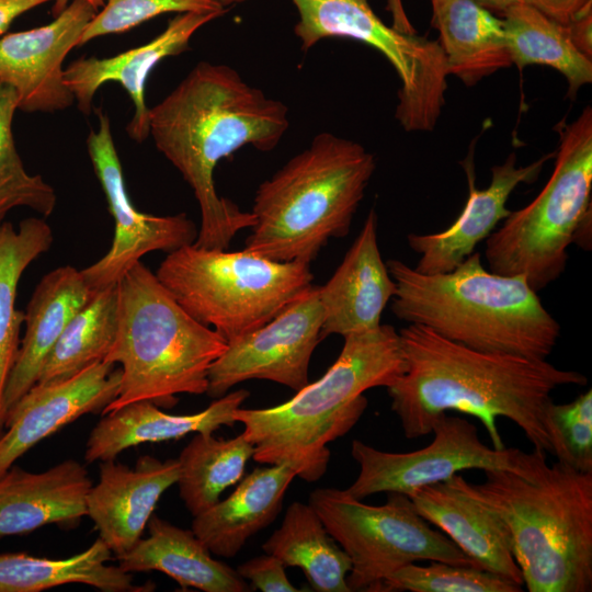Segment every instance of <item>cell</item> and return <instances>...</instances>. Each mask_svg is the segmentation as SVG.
<instances>
[{"label": "cell", "instance_id": "cell-17", "mask_svg": "<svg viewBox=\"0 0 592 592\" xmlns=\"http://www.w3.org/2000/svg\"><path fill=\"white\" fill-rule=\"evenodd\" d=\"M551 157L553 153H547L527 166H517V157L512 152L501 164L491 168L490 184L478 190L473 155H469L463 162L469 195L456 220L443 231L409 234L407 237L408 246L420 255L414 269L434 274L449 272L459 265L510 215L512 210L505 204L515 187L536 181Z\"/></svg>", "mask_w": 592, "mask_h": 592}, {"label": "cell", "instance_id": "cell-41", "mask_svg": "<svg viewBox=\"0 0 592 592\" xmlns=\"http://www.w3.org/2000/svg\"><path fill=\"white\" fill-rule=\"evenodd\" d=\"M54 0H0V35L25 12Z\"/></svg>", "mask_w": 592, "mask_h": 592}, {"label": "cell", "instance_id": "cell-42", "mask_svg": "<svg viewBox=\"0 0 592 592\" xmlns=\"http://www.w3.org/2000/svg\"><path fill=\"white\" fill-rule=\"evenodd\" d=\"M387 9L390 12L391 26L406 34H417L415 29L408 19L401 0H387Z\"/></svg>", "mask_w": 592, "mask_h": 592}, {"label": "cell", "instance_id": "cell-15", "mask_svg": "<svg viewBox=\"0 0 592 592\" xmlns=\"http://www.w3.org/2000/svg\"><path fill=\"white\" fill-rule=\"evenodd\" d=\"M98 11L72 0L50 23L0 38V81L15 91L18 110L53 113L72 105L62 64Z\"/></svg>", "mask_w": 592, "mask_h": 592}, {"label": "cell", "instance_id": "cell-18", "mask_svg": "<svg viewBox=\"0 0 592 592\" xmlns=\"http://www.w3.org/2000/svg\"><path fill=\"white\" fill-rule=\"evenodd\" d=\"M217 18L216 14L179 13L163 32L141 46L107 58L92 56L71 61L65 68L64 79L79 111L90 114L99 88L111 81L118 82L134 104V115L126 132L132 139L143 143L149 136L145 89L151 70L161 60L190 49L192 36Z\"/></svg>", "mask_w": 592, "mask_h": 592}, {"label": "cell", "instance_id": "cell-29", "mask_svg": "<svg viewBox=\"0 0 592 592\" xmlns=\"http://www.w3.org/2000/svg\"><path fill=\"white\" fill-rule=\"evenodd\" d=\"M262 549L285 567L300 568L317 592H351V560L309 504L293 502Z\"/></svg>", "mask_w": 592, "mask_h": 592}, {"label": "cell", "instance_id": "cell-11", "mask_svg": "<svg viewBox=\"0 0 592 592\" xmlns=\"http://www.w3.org/2000/svg\"><path fill=\"white\" fill-rule=\"evenodd\" d=\"M299 20L294 27L303 50L329 37H345L380 52L401 86L395 116L407 132L432 130L445 104L447 68L437 41L386 25L368 0H292Z\"/></svg>", "mask_w": 592, "mask_h": 592}, {"label": "cell", "instance_id": "cell-24", "mask_svg": "<svg viewBox=\"0 0 592 592\" xmlns=\"http://www.w3.org/2000/svg\"><path fill=\"white\" fill-rule=\"evenodd\" d=\"M249 395L246 389L227 392L192 414L167 413L150 401L128 403L103 414L93 426L84 459L87 463L114 459L123 451L144 443L179 440L190 433H214L220 426H234V412Z\"/></svg>", "mask_w": 592, "mask_h": 592}, {"label": "cell", "instance_id": "cell-43", "mask_svg": "<svg viewBox=\"0 0 592 592\" xmlns=\"http://www.w3.org/2000/svg\"><path fill=\"white\" fill-rule=\"evenodd\" d=\"M592 210V209H591ZM591 210L588 212L584 217L579 223L572 243H576L580 248H582L585 251L591 250V243H592V217H591Z\"/></svg>", "mask_w": 592, "mask_h": 592}, {"label": "cell", "instance_id": "cell-22", "mask_svg": "<svg viewBox=\"0 0 592 592\" xmlns=\"http://www.w3.org/2000/svg\"><path fill=\"white\" fill-rule=\"evenodd\" d=\"M408 496L419 514L439 527L474 567L523 585L509 532L493 511L458 488L451 478L418 488Z\"/></svg>", "mask_w": 592, "mask_h": 592}, {"label": "cell", "instance_id": "cell-37", "mask_svg": "<svg viewBox=\"0 0 592 592\" xmlns=\"http://www.w3.org/2000/svg\"><path fill=\"white\" fill-rule=\"evenodd\" d=\"M227 9L215 0H104L83 31L79 46L109 34L128 32L132 29L164 13H204L218 16Z\"/></svg>", "mask_w": 592, "mask_h": 592}, {"label": "cell", "instance_id": "cell-46", "mask_svg": "<svg viewBox=\"0 0 592 592\" xmlns=\"http://www.w3.org/2000/svg\"><path fill=\"white\" fill-rule=\"evenodd\" d=\"M215 1H217L219 4H221L223 7L226 8L228 5L242 3V2H246V1H249V0H215Z\"/></svg>", "mask_w": 592, "mask_h": 592}, {"label": "cell", "instance_id": "cell-3", "mask_svg": "<svg viewBox=\"0 0 592 592\" xmlns=\"http://www.w3.org/2000/svg\"><path fill=\"white\" fill-rule=\"evenodd\" d=\"M391 311L409 325L488 352L546 360L561 327L522 275L488 271L474 251L454 270L425 274L390 259Z\"/></svg>", "mask_w": 592, "mask_h": 592}, {"label": "cell", "instance_id": "cell-36", "mask_svg": "<svg viewBox=\"0 0 592 592\" xmlns=\"http://www.w3.org/2000/svg\"><path fill=\"white\" fill-rule=\"evenodd\" d=\"M544 423L557 462L581 473H592V390L571 402L553 401Z\"/></svg>", "mask_w": 592, "mask_h": 592}, {"label": "cell", "instance_id": "cell-4", "mask_svg": "<svg viewBox=\"0 0 592 592\" xmlns=\"http://www.w3.org/2000/svg\"><path fill=\"white\" fill-rule=\"evenodd\" d=\"M343 339L325 375L293 398L271 408L240 407L234 412L254 446L255 462L287 465L307 482L320 479L330 460L327 444L346 434L367 408L363 392L388 387L403 374L400 335L392 326L380 323Z\"/></svg>", "mask_w": 592, "mask_h": 592}, {"label": "cell", "instance_id": "cell-26", "mask_svg": "<svg viewBox=\"0 0 592 592\" xmlns=\"http://www.w3.org/2000/svg\"><path fill=\"white\" fill-rule=\"evenodd\" d=\"M296 473L284 464L258 467L235 491L193 516L192 531L212 555L231 558L280 513Z\"/></svg>", "mask_w": 592, "mask_h": 592}, {"label": "cell", "instance_id": "cell-5", "mask_svg": "<svg viewBox=\"0 0 592 592\" xmlns=\"http://www.w3.org/2000/svg\"><path fill=\"white\" fill-rule=\"evenodd\" d=\"M482 483L453 482L504 523L528 592L592 590V473L545 462L531 477L485 470Z\"/></svg>", "mask_w": 592, "mask_h": 592}, {"label": "cell", "instance_id": "cell-31", "mask_svg": "<svg viewBox=\"0 0 592 592\" xmlns=\"http://www.w3.org/2000/svg\"><path fill=\"white\" fill-rule=\"evenodd\" d=\"M501 14L510 56L519 68L543 65L556 69L568 82L569 96L592 82V58L574 46L566 25L524 2Z\"/></svg>", "mask_w": 592, "mask_h": 592}, {"label": "cell", "instance_id": "cell-47", "mask_svg": "<svg viewBox=\"0 0 592 592\" xmlns=\"http://www.w3.org/2000/svg\"><path fill=\"white\" fill-rule=\"evenodd\" d=\"M3 431V430H2ZM2 431H0V435L2 434Z\"/></svg>", "mask_w": 592, "mask_h": 592}, {"label": "cell", "instance_id": "cell-13", "mask_svg": "<svg viewBox=\"0 0 592 592\" xmlns=\"http://www.w3.org/2000/svg\"><path fill=\"white\" fill-rule=\"evenodd\" d=\"M95 114L99 126L96 130H90L87 147L115 224L109 251L81 270L89 286L98 293L116 285L145 254L153 251L169 253L193 243L198 229L185 214L155 216L139 212L132 204L110 118L102 109H98Z\"/></svg>", "mask_w": 592, "mask_h": 592}, {"label": "cell", "instance_id": "cell-38", "mask_svg": "<svg viewBox=\"0 0 592 592\" xmlns=\"http://www.w3.org/2000/svg\"><path fill=\"white\" fill-rule=\"evenodd\" d=\"M283 562L271 554L261 555L238 566L237 572L251 587L262 592H298L286 572Z\"/></svg>", "mask_w": 592, "mask_h": 592}, {"label": "cell", "instance_id": "cell-44", "mask_svg": "<svg viewBox=\"0 0 592 592\" xmlns=\"http://www.w3.org/2000/svg\"><path fill=\"white\" fill-rule=\"evenodd\" d=\"M488 10H492L499 13L504 12L509 7L514 3L522 2V0H471Z\"/></svg>", "mask_w": 592, "mask_h": 592}, {"label": "cell", "instance_id": "cell-2", "mask_svg": "<svg viewBox=\"0 0 592 592\" xmlns=\"http://www.w3.org/2000/svg\"><path fill=\"white\" fill-rule=\"evenodd\" d=\"M149 136L194 192L201 226L194 244L227 250L254 225L251 212L217 194L218 162L246 146L274 149L289 127L287 106L249 84L237 70L198 62L148 111Z\"/></svg>", "mask_w": 592, "mask_h": 592}, {"label": "cell", "instance_id": "cell-27", "mask_svg": "<svg viewBox=\"0 0 592 592\" xmlns=\"http://www.w3.org/2000/svg\"><path fill=\"white\" fill-rule=\"evenodd\" d=\"M448 76L473 86L513 65L502 19L471 0H431Z\"/></svg>", "mask_w": 592, "mask_h": 592}, {"label": "cell", "instance_id": "cell-21", "mask_svg": "<svg viewBox=\"0 0 592 592\" xmlns=\"http://www.w3.org/2000/svg\"><path fill=\"white\" fill-rule=\"evenodd\" d=\"M92 485L86 466L72 458L41 473L12 465L0 477V538L49 524L76 526L87 516Z\"/></svg>", "mask_w": 592, "mask_h": 592}, {"label": "cell", "instance_id": "cell-35", "mask_svg": "<svg viewBox=\"0 0 592 592\" xmlns=\"http://www.w3.org/2000/svg\"><path fill=\"white\" fill-rule=\"evenodd\" d=\"M521 592L522 587L471 566L430 561L408 563L387 577L377 592Z\"/></svg>", "mask_w": 592, "mask_h": 592}, {"label": "cell", "instance_id": "cell-1", "mask_svg": "<svg viewBox=\"0 0 592 592\" xmlns=\"http://www.w3.org/2000/svg\"><path fill=\"white\" fill-rule=\"evenodd\" d=\"M406 368L387 388L390 408L409 440L432 433L448 411L476 417L492 447L504 448L497 418L515 423L535 449L551 454L545 414L551 392L585 386V375L547 360L477 351L432 330L408 325L399 331Z\"/></svg>", "mask_w": 592, "mask_h": 592}, {"label": "cell", "instance_id": "cell-23", "mask_svg": "<svg viewBox=\"0 0 592 592\" xmlns=\"http://www.w3.org/2000/svg\"><path fill=\"white\" fill-rule=\"evenodd\" d=\"M95 294L72 265L58 266L41 278L24 312V335L4 390L5 415L37 383L64 329Z\"/></svg>", "mask_w": 592, "mask_h": 592}, {"label": "cell", "instance_id": "cell-14", "mask_svg": "<svg viewBox=\"0 0 592 592\" xmlns=\"http://www.w3.org/2000/svg\"><path fill=\"white\" fill-rule=\"evenodd\" d=\"M318 286L270 321L237 340L213 363L206 395L219 398L249 379H266L298 391L308 383L311 355L323 340Z\"/></svg>", "mask_w": 592, "mask_h": 592}, {"label": "cell", "instance_id": "cell-7", "mask_svg": "<svg viewBox=\"0 0 592 592\" xmlns=\"http://www.w3.org/2000/svg\"><path fill=\"white\" fill-rule=\"evenodd\" d=\"M116 334L103 362L121 365V383L103 414L137 401L170 409L180 394H206L227 341L194 319L141 261L116 283Z\"/></svg>", "mask_w": 592, "mask_h": 592}, {"label": "cell", "instance_id": "cell-12", "mask_svg": "<svg viewBox=\"0 0 592 592\" xmlns=\"http://www.w3.org/2000/svg\"><path fill=\"white\" fill-rule=\"evenodd\" d=\"M432 433L428 446L408 453L384 452L354 440L351 455L360 473L345 491L358 500L380 492L409 494L465 469H503L531 477L547 462L546 453L539 449L525 453L516 447L488 446L474 423L447 413L436 419Z\"/></svg>", "mask_w": 592, "mask_h": 592}, {"label": "cell", "instance_id": "cell-9", "mask_svg": "<svg viewBox=\"0 0 592 592\" xmlns=\"http://www.w3.org/2000/svg\"><path fill=\"white\" fill-rule=\"evenodd\" d=\"M559 135L554 171L540 193L525 207L511 212L486 239L489 270L522 275L539 292L565 272L568 247L591 210L592 110L555 126Z\"/></svg>", "mask_w": 592, "mask_h": 592}, {"label": "cell", "instance_id": "cell-20", "mask_svg": "<svg viewBox=\"0 0 592 592\" xmlns=\"http://www.w3.org/2000/svg\"><path fill=\"white\" fill-rule=\"evenodd\" d=\"M378 217L372 208L343 261L329 281L318 286L323 310L322 338H343L380 326L396 284L378 247Z\"/></svg>", "mask_w": 592, "mask_h": 592}, {"label": "cell", "instance_id": "cell-28", "mask_svg": "<svg viewBox=\"0 0 592 592\" xmlns=\"http://www.w3.org/2000/svg\"><path fill=\"white\" fill-rule=\"evenodd\" d=\"M110 548L98 537L87 549L62 559L25 553L0 554V592H42L81 583L103 592H149L152 582L136 584L132 573L109 565Z\"/></svg>", "mask_w": 592, "mask_h": 592}, {"label": "cell", "instance_id": "cell-45", "mask_svg": "<svg viewBox=\"0 0 592 592\" xmlns=\"http://www.w3.org/2000/svg\"><path fill=\"white\" fill-rule=\"evenodd\" d=\"M72 0H54L53 7H52V14L54 16H57L60 14L71 2ZM88 3H90L93 8L99 10V8H102L104 4V0H84Z\"/></svg>", "mask_w": 592, "mask_h": 592}, {"label": "cell", "instance_id": "cell-19", "mask_svg": "<svg viewBox=\"0 0 592 592\" xmlns=\"http://www.w3.org/2000/svg\"><path fill=\"white\" fill-rule=\"evenodd\" d=\"M179 474L178 458L143 455L134 467L115 458L100 463L99 480L87 497V516L115 557L143 537L158 501L177 483Z\"/></svg>", "mask_w": 592, "mask_h": 592}, {"label": "cell", "instance_id": "cell-40", "mask_svg": "<svg viewBox=\"0 0 592 592\" xmlns=\"http://www.w3.org/2000/svg\"><path fill=\"white\" fill-rule=\"evenodd\" d=\"M567 29L574 46L582 54L592 58V2L577 14Z\"/></svg>", "mask_w": 592, "mask_h": 592}, {"label": "cell", "instance_id": "cell-6", "mask_svg": "<svg viewBox=\"0 0 592 592\" xmlns=\"http://www.w3.org/2000/svg\"><path fill=\"white\" fill-rule=\"evenodd\" d=\"M375 169L374 155L361 144L316 135L259 185L244 250L309 264L330 239L349 234Z\"/></svg>", "mask_w": 592, "mask_h": 592}, {"label": "cell", "instance_id": "cell-16", "mask_svg": "<svg viewBox=\"0 0 592 592\" xmlns=\"http://www.w3.org/2000/svg\"><path fill=\"white\" fill-rule=\"evenodd\" d=\"M121 368L95 363L58 382L36 383L7 412L0 435V477L44 439L89 413H104L116 398Z\"/></svg>", "mask_w": 592, "mask_h": 592}, {"label": "cell", "instance_id": "cell-34", "mask_svg": "<svg viewBox=\"0 0 592 592\" xmlns=\"http://www.w3.org/2000/svg\"><path fill=\"white\" fill-rule=\"evenodd\" d=\"M16 110L15 91L0 81V223L16 207L48 217L57 203L54 187L42 175L29 173L18 152L12 132Z\"/></svg>", "mask_w": 592, "mask_h": 592}, {"label": "cell", "instance_id": "cell-32", "mask_svg": "<svg viewBox=\"0 0 592 592\" xmlns=\"http://www.w3.org/2000/svg\"><path fill=\"white\" fill-rule=\"evenodd\" d=\"M253 453L242 433L231 439L196 433L178 457L177 485L187 511L195 516L217 503L228 487L241 480Z\"/></svg>", "mask_w": 592, "mask_h": 592}, {"label": "cell", "instance_id": "cell-25", "mask_svg": "<svg viewBox=\"0 0 592 592\" xmlns=\"http://www.w3.org/2000/svg\"><path fill=\"white\" fill-rule=\"evenodd\" d=\"M148 536L128 551L116 556L125 572L159 571L182 589L204 592H247L251 585L236 569L212 557V553L192 530H184L152 514Z\"/></svg>", "mask_w": 592, "mask_h": 592}, {"label": "cell", "instance_id": "cell-30", "mask_svg": "<svg viewBox=\"0 0 592 592\" xmlns=\"http://www.w3.org/2000/svg\"><path fill=\"white\" fill-rule=\"evenodd\" d=\"M54 241L50 226L30 217L15 229L0 223V431L4 428V390L20 349L24 312L16 309L18 285L26 267L46 253Z\"/></svg>", "mask_w": 592, "mask_h": 592}, {"label": "cell", "instance_id": "cell-33", "mask_svg": "<svg viewBox=\"0 0 592 592\" xmlns=\"http://www.w3.org/2000/svg\"><path fill=\"white\" fill-rule=\"evenodd\" d=\"M117 327L116 285L98 292L68 322L50 351L37 383L69 378L103 362Z\"/></svg>", "mask_w": 592, "mask_h": 592}, {"label": "cell", "instance_id": "cell-8", "mask_svg": "<svg viewBox=\"0 0 592 592\" xmlns=\"http://www.w3.org/2000/svg\"><path fill=\"white\" fill-rule=\"evenodd\" d=\"M156 275L194 319L227 343L260 328L314 286L307 263L194 243L169 252Z\"/></svg>", "mask_w": 592, "mask_h": 592}, {"label": "cell", "instance_id": "cell-39", "mask_svg": "<svg viewBox=\"0 0 592 592\" xmlns=\"http://www.w3.org/2000/svg\"><path fill=\"white\" fill-rule=\"evenodd\" d=\"M522 2L567 26L592 0H522Z\"/></svg>", "mask_w": 592, "mask_h": 592}, {"label": "cell", "instance_id": "cell-10", "mask_svg": "<svg viewBox=\"0 0 592 592\" xmlns=\"http://www.w3.org/2000/svg\"><path fill=\"white\" fill-rule=\"evenodd\" d=\"M308 504L351 560V591L377 592L403 566L442 561L471 566V560L441 531L431 527L408 494L388 492L385 504L371 505L345 490L318 488Z\"/></svg>", "mask_w": 592, "mask_h": 592}]
</instances>
